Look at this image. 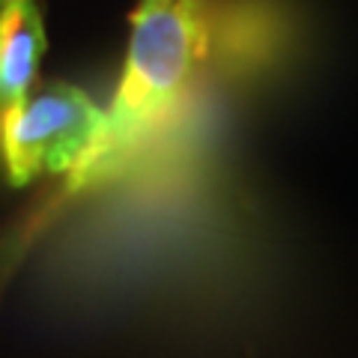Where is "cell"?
Wrapping results in <instances>:
<instances>
[{
  "label": "cell",
  "mask_w": 358,
  "mask_h": 358,
  "mask_svg": "<svg viewBox=\"0 0 358 358\" xmlns=\"http://www.w3.org/2000/svg\"><path fill=\"white\" fill-rule=\"evenodd\" d=\"M105 110L72 84H48L0 110V155L13 185L72 173L96 143Z\"/></svg>",
  "instance_id": "obj_2"
},
{
  "label": "cell",
  "mask_w": 358,
  "mask_h": 358,
  "mask_svg": "<svg viewBox=\"0 0 358 358\" xmlns=\"http://www.w3.org/2000/svg\"><path fill=\"white\" fill-rule=\"evenodd\" d=\"M45 54V24L36 0H0V110L33 93Z\"/></svg>",
  "instance_id": "obj_3"
},
{
  "label": "cell",
  "mask_w": 358,
  "mask_h": 358,
  "mask_svg": "<svg viewBox=\"0 0 358 358\" xmlns=\"http://www.w3.org/2000/svg\"><path fill=\"white\" fill-rule=\"evenodd\" d=\"M206 51L200 0H141L117 96L105 110L96 143L72 173L63 200L81 197L114 179L159 122L179 105Z\"/></svg>",
  "instance_id": "obj_1"
}]
</instances>
